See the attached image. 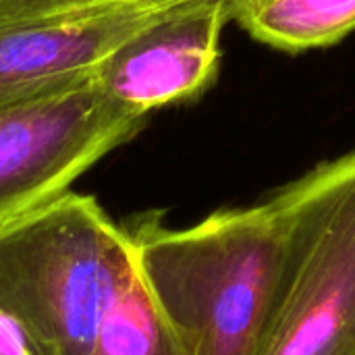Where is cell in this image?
<instances>
[{
	"label": "cell",
	"instance_id": "7",
	"mask_svg": "<svg viewBox=\"0 0 355 355\" xmlns=\"http://www.w3.org/2000/svg\"><path fill=\"white\" fill-rule=\"evenodd\" d=\"M254 40L285 52L333 46L355 29V0H231Z\"/></svg>",
	"mask_w": 355,
	"mask_h": 355
},
{
	"label": "cell",
	"instance_id": "5",
	"mask_svg": "<svg viewBox=\"0 0 355 355\" xmlns=\"http://www.w3.org/2000/svg\"><path fill=\"white\" fill-rule=\"evenodd\" d=\"M189 0H0V108L83 79Z\"/></svg>",
	"mask_w": 355,
	"mask_h": 355
},
{
	"label": "cell",
	"instance_id": "4",
	"mask_svg": "<svg viewBox=\"0 0 355 355\" xmlns=\"http://www.w3.org/2000/svg\"><path fill=\"white\" fill-rule=\"evenodd\" d=\"M146 119L114 102L94 73L0 108V227L69 191Z\"/></svg>",
	"mask_w": 355,
	"mask_h": 355
},
{
	"label": "cell",
	"instance_id": "1",
	"mask_svg": "<svg viewBox=\"0 0 355 355\" xmlns=\"http://www.w3.org/2000/svg\"><path fill=\"white\" fill-rule=\"evenodd\" d=\"M0 308L42 355H183L127 227L62 193L0 227Z\"/></svg>",
	"mask_w": 355,
	"mask_h": 355
},
{
	"label": "cell",
	"instance_id": "8",
	"mask_svg": "<svg viewBox=\"0 0 355 355\" xmlns=\"http://www.w3.org/2000/svg\"><path fill=\"white\" fill-rule=\"evenodd\" d=\"M0 355H42L23 327L0 308Z\"/></svg>",
	"mask_w": 355,
	"mask_h": 355
},
{
	"label": "cell",
	"instance_id": "6",
	"mask_svg": "<svg viewBox=\"0 0 355 355\" xmlns=\"http://www.w3.org/2000/svg\"><path fill=\"white\" fill-rule=\"evenodd\" d=\"M229 19L231 0L183 2L123 42L94 77L114 102L141 119L196 100L218 77Z\"/></svg>",
	"mask_w": 355,
	"mask_h": 355
},
{
	"label": "cell",
	"instance_id": "2",
	"mask_svg": "<svg viewBox=\"0 0 355 355\" xmlns=\"http://www.w3.org/2000/svg\"><path fill=\"white\" fill-rule=\"evenodd\" d=\"M127 231L183 355H258L287 258L285 189L187 229L144 214Z\"/></svg>",
	"mask_w": 355,
	"mask_h": 355
},
{
	"label": "cell",
	"instance_id": "3",
	"mask_svg": "<svg viewBox=\"0 0 355 355\" xmlns=\"http://www.w3.org/2000/svg\"><path fill=\"white\" fill-rule=\"evenodd\" d=\"M283 189L287 258L258 355H355V150Z\"/></svg>",
	"mask_w": 355,
	"mask_h": 355
}]
</instances>
